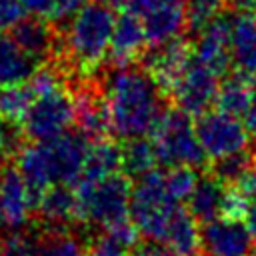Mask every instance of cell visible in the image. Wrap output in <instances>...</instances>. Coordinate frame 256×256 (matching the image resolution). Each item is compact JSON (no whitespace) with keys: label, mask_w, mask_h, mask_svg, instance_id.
I'll return each mask as SVG.
<instances>
[{"label":"cell","mask_w":256,"mask_h":256,"mask_svg":"<svg viewBox=\"0 0 256 256\" xmlns=\"http://www.w3.org/2000/svg\"><path fill=\"white\" fill-rule=\"evenodd\" d=\"M110 134L118 140L148 136L164 114L166 96L144 66H114L100 82Z\"/></svg>","instance_id":"6da1fadb"},{"label":"cell","mask_w":256,"mask_h":256,"mask_svg":"<svg viewBox=\"0 0 256 256\" xmlns=\"http://www.w3.org/2000/svg\"><path fill=\"white\" fill-rule=\"evenodd\" d=\"M90 148V140L80 130H66L54 138L24 144L16 154V166L24 176L34 214L46 188L54 184L74 186L84 168V160Z\"/></svg>","instance_id":"7a4b0ae2"},{"label":"cell","mask_w":256,"mask_h":256,"mask_svg":"<svg viewBox=\"0 0 256 256\" xmlns=\"http://www.w3.org/2000/svg\"><path fill=\"white\" fill-rule=\"evenodd\" d=\"M116 24V14L106 2L84 4L70 20L64 36L60 38V56L76 68L80 78L86 80L96 74L104 58H108L112 32Z\"/></svg>","instance_id":"3957f363"},{"label":"cell","mask_w":256,"mask_h":256,"mask_svg":"<svg viewBox=\"0 0 256 256\" xmlns=\"http://www.w3.org/2000/svg\"><path fill=\"white\" fill-rule=\"evenodd\" d=\"M76 190V216L78 222L98 228H108L116 222L130 218L132 180L122 172L102 180H78Z\"/></svg>","instance_id":"277c9868"},{"label":"cell","mask_w":256,"mask_h":256,"mask_svg":"<svg viewBox=\"0 0 256 256\" xmlns=\"http://www.w3.org/2000/svg\"><path fill=\"white\" fill-rule=\"evenodd\" d=\"M148 136L154 144L158 164L166 168L192 166L196 170H206L210 164V158L196 136L192 116L178 106H168Z\"/></svg>","instance_id":"5b68a950"},{"label":"cell","mask_w":256,"mask_h":256,"mask_svg":"<svg viewBox=\"0 0 256 256\" xmlns=\"http://www.w3.org/2000/svg\"><path fill=\"white\" fill-rule=\"evenodd\" d=\"M178 208L166 186V172L150 170L136 178L130 196V218L138 226L140 234L152 242L164 240L168 222Z\"/></svg>","instance_id":"8992f818"},{"label":"cell","mask_w":256,"mask_h":256,"mask_svg":"<svg viewBox=\"0 0 256 256\" xmlns=\"http://www.w3.org/2000/svg\"><path fill=\"white\" fill-rule=\"evenodd\" d=\"M74 122V94L60 86L56 90L38 94L30 104L22 122L24 136L32 142L54 138L70 128Z\"/></svg>","instance_id":"52a82bcc"},{"label":"cell","mask_w":256,"mask_h":256,"mask_svg":"<svg viewBox=\"0 0 256 256\" xmlns=\"http://www.w3.org/2000/svg\"><path fill=\"white\" fill-rule=\"evenodd\" d=\"M194 130L210 162L246 150L250 140L244 124H240L236 116H230L220 110H206L196 116Z\"/></svg>","instance_id":"ba28073f"},{"label":"cell","mask_w":256,"mask_h":256,"mask_svg":"<svg viewBox=\"0 0 256 256\" xmlns=\"http://www.w3.org/2000/svg\"><path fill=\"white\" fill-rule=\"evenodd\" d=\"M142 66L156 80L166 98H170L174 86L194 60V44L186 38H174L160 46H152L150 52H144Z\"/></svg>","instance_id":"9c48e42d"},{"label":"cell","mask_w":256,"mask_h":256,"mask_svg":"<svg viewBox=\"0 0 256 256\" xmlns=\"http://www.w3.org/2000/svg\"><path fill=\"white\" fill-rule=\"evenodd\" d=\"M218 78L220 76H216L212 70H208L194 58L178 80V84L174 86L170 100L174 102V106L196 118L214 106L220 88Z\"/></svg>","instance_id":"30bf717a"},{"label":"cell","mask_w":256,"mask_h":256,"mask_svg":"<svg viewBox=\"0 0 256 256\" xmlns=\"http://www.w3.org/2000/svg\"><path fill=\"white\" fill-rule=\"evenodd\" d=\"M34 214V202L18 166H0V228L24 230Z\"/></svg>","instance_id":"8fae6325"},{"label":"cell","mask_w":256,"mask_h":256,"mask_svg":"<svg viewBox=\"0 0 256 256\" xmlns=\"http://www.w3.org/2000/svg\"><path fill=\"white\" fill-rule=\"evenodd\" d=\"M244 220L214 218L200 228V250L206 256H248L254 242Z\"/></svg>","instance_id":"7c38bea8"},{"label":"cell","mask_w":256,"mask_h":256,"mask_svg":"<svg viewBox=\"0 0 256 256\" xmlns=\"http://www.w3.org/2000/svg\"><path fill=\"white\" fill-rule=\"evenodd\" d=\"M74 94V124L90 142L110 136V120L100 82L82 80Z\"/></svg>","instance_id":"4fadbf2b"},{"label":"cell","mask_w":256,"mask_h":256,"mask_svg":"<svg viewBox=\"0 0 256 256\" xmlns=\"http://www.w3.org/2000/svg\"><path fill=\"white\" fill-rule=\"evenodd\" d=\"M194 58L216 76H224L232 68L230 16L220 14L198 30V38L194 42Z\"/></svg>","instance_id":"5bb4252c"},{"label":"cell","mask_w":256,"mask_h":256,"mask_svg":"<svg viewBox=\"0 0 256 256\" xmlns=\"http://www.w3.org/2000/svg\"><path fill=\"white\" fill-rule=\"evenodd\" d=\"M10 36L26 50L40 66L60 56V38L52 28V22L40 16L20 18L12 28Z\"/></svg>","instance_id":"9a60e30c"},{"label":"cell","mask_w":256,"mask_h":256,"mask_svg":"<svg viewBox=\"0 0 256 256\" xmlns=\"http://www.w3.org/2000/svg\"><path fill=\"white\" fill-rule=\"evenodd\" d=\"M148 46V38L142 26V20L130 10L116 16L112 42L108 50V60L112 66H128L138 62L144 56Z\"/></svg>","instance_id":"2e32d148"},{"label":"cell","mask_w":256,"mask_h":256,"mask_svg":"<svg viewBox=\"0 0 256 256\" xmlns=\"http://www.w3.org/2000/svg\"><path fill=\"white\" fill-rule=\"evenodd\" d=\"M232 72L256 80V14L234 12L230 16Z\"/></svg>","instance_id":"e0dca14e"},{"label":"cell","mask_w":256,"mask_h":256,"mask_svg":"<svg viewBox=\"0 0 256 256\" xmlns=\"http://www.w3.org/2000/svg\"><path fill=\"white\" fill-rule=\"evenodd\" d=\"M36 214L40 228H70V224L78 222L76 190L70 184H54L46 188Z\"/></svg>","instance_id":"ac0fdd59"},{"label":"cell","mask_w":256,"mask_h":256,"mask_svg":"<svg viewBox=\"0 0 256 256\" xmlns=\"http://www.w3.org/2000/svg\"><path fill=\"white\" fill-rule=\"evenodd\" d=\"M40 64L10 36L0 32V88L26 84Z\"/></svg>","instance_id":"d6986e66"},{"label":"cell","mask_w":256,"mask_h":256,"mask_svg":"<svg viewBox=\"0 0 256 256\" xmlns=\"http://www.w3.org/2000/svg\"><path fill=\"white\" fill-rule=\"evenodd\" d=\"M162 244L174 256H192L200 250V228L188 208L178 206L174 210Z\"/></svg>","instance_id":"ffe728a7"},{"label":"cell","mask_w":256,"mask_h":256,"mask_svg":"<svg viewBox=\"0 0 256 256\" xmlns=\"http://www.w3.org/2000/svg\"><path fill=\"white\" fill-rule=\"evenodd\" d=\"M122 172V144H118L112 138H102L96 142H90L84 168H82V180H102L106 176Z\"/></svg>","instance_id":"44dd1931"},{"label":"cell","mask_w":256,"mask_h":256,"mask_svg":"<svg viewBox=\"0 0 256 256\" xmlns=\"http://www.w3.org/2000/svg\"><path fill=\"white\" fill-rule=\"evenodd\" d=\"M226 188L228 186L222 184L210 172H204V176L198 178V184L188 198V212L196 218L198 224H206L220 216V206Z\"/></svg>","instance_id":"7402d4cb"},{"label":"cell","mask_w":256,"mask_h":256,"mask_svg":"<svg viewBox=\"0 0 256 256\" xmlns=\"http://www.w3.org/2000/svg\"><path fill=\"white\" fill-rule=\"evenodd\" d=\"M254 84H256V80H250L242 74L232 72L224 82H220L218 96L214 102L216 110L226 112V114L236 116V118H242L248 110Z\"/></svg>","instance_id":"603a6c76"},{"label":"cell","mask_w":256,"mask_h":256,"mask_svg":"<svg viewBox=\"0 0 256 256\" xmlns=\"http://www.w3.org/2000/svg\"><path fill=\"white\" fill-rule=\"evenodd\" d=\"M36 256H86V248L70 228H40L36 234Z\"/></svg>","instance_id":"cb8c5ba5"},{"label":"cell","mask_w":256,"mask_h":256,"mask_svg":"<svg viewBox=\"0 0 256 256\" xmlns=\"http://www.w3.org/2000/svg\"><path fill=\"white\" fill-rule=\"evenodd\" d=\"M122 172L132 180V178H140L146 172L154 170V166L158 164L156 158V150L152 140L140 136V138H130V140H122Z\"/></svg>","instance_id":"d4e9b609"},{"label":"cell","mask_w":256,"mask_h":256,"mask_svg":"<svg viewBox=\"0 0 256 256\" xmlns=\"http://www.w3.org/2000/svg\"><path fill=\"white\" fill-rule=\"evenodd\" d=\"M254 164H256V154L254 152H248V150H240V152L228 154L224 158L212 160L208 164L206 172H210L212 176H216L226 186H236Z\"/></svg>","instance_id":"484cf974"},{"label":"cell","mask_w":256,"mask_h":256,"mask_svg":"<svg viewBox=\"0 0 256 256\" xmlns=\"http://www.w3.org/2000/svg\"><path fill=\"white\" fill-rule=\"evenodd\" d=\"M34 98L36 96L28 82L18 84V86L0 88V118L22 126L26 112H28L30 104L34 102Z\"/></svg>","instance_id":"4316f807"},{"label":"cell","mask_w":256,"mask_h":256,"mask_svg":"<svg viewBox=\"0 0 256 256\" xmlns=\"http://www.w3.org/2000/svg\"><path fill=\"white\" fill-rule=\"evenodd\" d=\"M198 172L192 166H174L166 172V186L176 202L188 200L198 184Z\"/></svg>","instance_id":"83f0119b"},{"label":"cell","mask_w":256,"mask_h":256,"mask_svg":"<svg viewBox=\"0 0 256 256\" xmlns=\"http://www.w3.org/2000/svg\"><path fill=\"white\" fill-rule=\"evenodd\" d=\"M226 4L228 0H186L184 8H186V18H188V28L198 32L210 20L218 18L222 10L226 8Z\"/></svg>","instance_id":"f1b7e54d"},{"label":"cell","mask_w":256,"mask_h":256,"mask_svg":"<svg viewBox=\"0 0 256 256\" xmlns=\"http://www.w3.org/2000/svg\"><path fill=\"white\" fill-rule=\"evenodd\" d=\"M84 248H86V256H130L132 254L130 246H126L122 240H118L114 234H110L104 228L102 232L90 236Z\"/></svg>","instance_id":"f546056e"},{"label":"cell","mask_w":256,"mask_h":256,"mask_svg":"<svg viewBox=\"0 0 256 256\" xmlns=\"http://www.w3.org/2000/svg\"><path fill=\"white\" fill-rule=\"evenodd\" d=\"M248 204L250 198L236 186H228L222 198V206H220V216L222 218H230V220H244L246 212H248Z\"/></svg>","instance_id":"4dcf8cb0"},{"label":"cell","mask_w":256,"mask_h":256,"mask_svg":"<svg viewBox=\"0 0 256 256\" xmlns=\"http://www.w3.org/2000/svg\"><path fill=\"white\" fill-rule=\"evenodd\" d=\"M22 138H26V136H24V130L20 128V124L0 118V160L16 156L20 152V148L24 146Z\"/></svg>","instance_id":"1f68e13d"},{"label":"cell","mask_w":256,"mask_h":256,"mask_svg":"<svg viewBox=\"0 0 256 256\" xmlns=\"http://www.w3.org/2000/svg\"><path fill=\"white\" fill-rule=\"evenodd\" d=\"M22 12L18 0H0V32L10 30L22 18Z\"/></svg>","instance_id":"d6a6232c"},{"label":"cell","mask_w":256,"mask_h":256,"mask_svg":"<svg viewBox=\"0 0 256 256\" xmlns=\"http://www.w3.org/2000/svg\"><path fill=\"white\" fill-rule=\"evenodd\" d=\"M18 2H20L22 10L28 12L30 16H40V18L50 20L58 0H18Z\"/></svg>","instance_id":"836d02e7"},{"label":"cell","mask_w":256,"mask_h":256,"mask_svg":"<svg viewBox=\"0 0 256 256\" xmlns=\"http://www.w3.org/2000/svg\"><path fill=\"white\" fill-rule=\"evenodd\" d=\"M130 256H174V254H172L164 244L148 240V242H140V244L132 250Z\"/></svg>","instance_id":"e575fe53"},{"label":"cell","mask_w":256,"mask_h":256,"mask_svg":"<svg viewBox=\"0 0 256 256\" xmlns=\"http://www.w3.org/2000/svg\"><path fill=\"white\" fill-rule=\"evenodd\" d=\"M242 118H244V128H246L248 136L256 140V84L252 88V98H250L248 110H246V114Z\"/></svg>","instance_id":"d590c367"},{"label":"cell","mask_w":256,"mask_h":256,"mask_svg":"<svg viewBox=\"0 0 256 256\" xmlns=\"http://www.w3.org/2000/svg\"><path fill=\"white\" fill-rule=\"evenodd\" d=\"M236 188H240L250 200L256 198V164L246 172V176L236 184Z\"/></svg>","instance_id":"8d00e7d4"},{"label":"cell","mask_w":256,"mask_h":256,"mask_svg":"<svg viewBox=\"0 0 256 256\" xmlns=\"http://www.w3.org/2000/svg\"><path fill=\"white\" fill-rule=\"evenodd\" d=\"M236 12H254L256 14V0H228Z\"/></svg>","instance_id":"74e56055"},{"label":"cell","mask_w":256,"mask_h":256,"mask_svg":"<svg viewBox=\"0 0 256 256\" xmlns=\"http://www.w3.org/2000/svg\"><path fill=\"white\" fill-rule=\"evenodd\" d=\"M244 222H246V226L250 228V232L256 236V198H254V200H250V204H248V212H246Z\"/></svg>","instance_id":"f35d334b"},{"label":"cell","mask_w":256,"mask_h":256,"mask_svg":"<svg viewBox=\"0 0 256 256\" xmlns=\"http://www.w3.org/2000/svg\"><path fill=\"white\" fill-rule=\"evenodd\" d=\"M98 2H106V4H116V2H126V0H98Z\"/></svg>","instance_id":"ab89813d"},{"label":"cell","mask_w":256,"mask_h":256,"mask_svg":"<svg viewBox=\"0 0 256 256\" xmlns=\"http://www.w3.org/2000/svg\"><path fill=\"white\" fill-rule=\"evenodd\" d=\"M2 242H4V238L0 236V256H2Z\"/></svg>","instance_id":"60d3db41"},{"label":"cell","mask_w":256,"mask_h":256,"mask_svg":"<svg viewBox=\"0 0 256 256\" xmlns=\"http://www.w3.org/2000/svg\"><path fill=\"white\" fill-rule=\"evenodd\" d=\"M192 256H206L204 252H196V254H192Z\"/></svg>","instance_id":"b9f144b4"},{"label":"cell","mask_w":256,"mask_h":256,"mask_svg":"<svg viewBox=\"0 0 256 256\" xmlns=\"http://www.w3.org/2000/svg\"><path fill=\"white\" fill-rule=\"evenodd\" d=\"M252 254H254V256H256V244H254V246H252Z\"/></svg>","instance_id":"7bdbcfd3"},{"label":"cell","mask_w":256,"mask_h":256,"mask_svg":"<svg viewBox=\"0 0 256 256\" xmlns=\"http://www.w3.org/2000/svg\"><path fill=\"white\" fill-rule=\"evenodd\" d=\"M252 256H254V254H252Z\"/></svg>","instance_id":"ee69618b"},{"label":"cell","mask_w":256,"mask_h":256,"mask_svg":"<svg viewBox=\"0 0 256 256\" xmlns=\"http://www.w3.org/2000/svg\"><path fill=\"white\" fill-rule=\"evenodd\" d=\"M254 154H256V152H254Z\"/></svg>","instance_id":"f6af8a7d"},{"label":"cell","mask_w":256,"mask_h":256,"mask_svg":"<svg viewBox=\"0 0 256 256\" xmlns=\"http://www.w3.org/2000/svg\"><path fill=\"white\" fill-rule=\"evenodd\" d=\"M34 256H36V254H34Z\"/></svg>","instance_id":"bcb514c9"}]
</instances>
